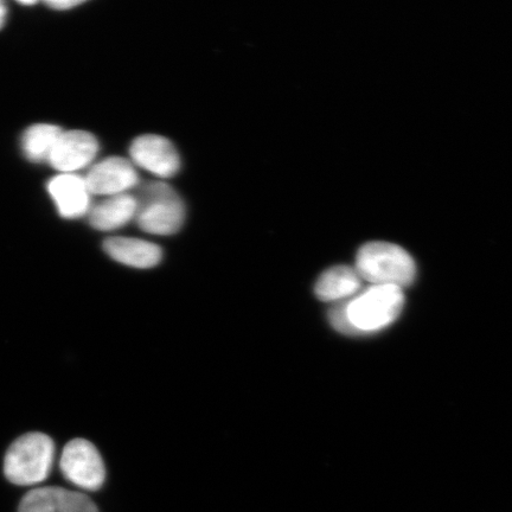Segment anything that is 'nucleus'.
I'll list each match as a JSON object with an SVG mask.
<instances>
[{
  "instance_id": "nucleus-1",
  "label": "nucleus",
  "mask_w": 512,
  "mask_h": 512,
  "mask_svg": "<svg viewBox=\"0 0 512 512\" xmlns=\"http://www.w3.org/2000/svg\"><path fill=\"white\" fill-rule=\"evenodd\" d=\"M355 270L371 285H411L416 267L411 255L394 243L375 241L366 243L356 256Z\"/></svg>"
},
{
  "instance_id": "nucleus-2",
  "label": "nucleus",
  "mask_w": 512,
  "mask_h": 512,
  "mask_svg": "<svg viewBox=\"0 0 512 512\" xmlns=\"http://www.w3.org/2000/svg\"><path fill=\"white\" fill-rule=\"evenodd\" d=\"M54 459L53 439L38 432L24 434L6 452L5 477L15 485L41 484L49 477Z\"/></svg>"
},
{
  "instance_id": "nucleus-3",
  "label": "nucleus",
  "mask_w": 512,
  "mask_h": 512,
  "mask_svg": "<svg viewBox=\"0 0 512 512\" xmlns=\"http://www.w3.org/2000/svg\"><path fill=\"white\" fill-rule=\"evenodd\" d=\"M136 220L147 234L169 236L181 230L185 220V206L181 196L168 183L146 184L136 196Z\"/></svg>"
},
{
  "instance_id": "nucleus-4",
  "label": "nucleus",
  "mask_w": 512,
  "mask_h": 512,
  "mask_svg": "<svg viewBox=\"0 0 512 512\" xmlns=\"http://www.w3.org/2000/svg\"><path fill=\"white\" fill-rule=\"evenodd\" d=\"M402 288L373 285L360 296L347 300V316L356 334H366L386 328L400 316Z\"/></svg>"
},
{
  "instance_id": "nucleus-5",
  "label": "nucleus",
  "mask_w": 512,
  "mask_h": 512,
  "mask_svg": "<svg viewBox=\"0 0 512 512\" xmlns=\"http://www.w3.org/2000/svg\"><path fill=\"white\" fill-rule=\"evenodd\" d=\"M60 467L64 478L82 490L98 491L105 483L104 460L88 440L69 441L63 448Z\"/></svg>"
},
{
  "instance_id": "nucleus-6",
  "label": "nucleus",
  "mask_w": 512,
  "mask_h": 512,
  "mask_svg": "<svg viewBox=\"0 0 512 512\" xmlns=\"http://www.w3.org/2000/svg\"><path fill=\"white\" fill-rule=\"evenodd\" d=\"M130 155L134 164L160 178L174 177L181 168L174 144L157 134H145L134 140Z\"/></svg>"
},
{
  "instance_id": "nucleus-7",
  "label": "nucleus",
  "mask_w": 512,
  "mask_h": 512,
  "mask_svg": "<svg viewBox=\"0 0 512 512\" xmlns=\"http://www.w3.org/2000/svg\"><path fill=\"white\" fill-rule=\"evenodd\" d=\"M85 181L91 195L115 196L126 194L139 183V176L131 160L110 157L89 169Z\"/></svg>"
},
{
  "instance_id": "nucleus-8",
  "label": "nucleus",
  "mask_w": 512,
  "mask_h": 512,
  "mask_svg": "<svg viewBox=\"0 0 512 512\" xmlns=\"http://www.w3.org/2000/svg\"><path fill=\"white\" fill-rule=\"evenodd\" d=\"M99 151L98 140L86 131H63L48 159L62 174H74L91 164Z\"/></svg>"
},
{
  "instance_id": "nucleus-9",
  "label": "nucleus",
  "mask_w": 512,
  "mask_h": 512,
  "mask_svg": "<svg viewBox=\"0 0 512 512\" xmlns=\"http://www.w3.org/2000/svg\"><path fill=\"white\" fill-rule=\"evenodd\" d=\"M19 512H99L91 498L57 486L29 492L19 504Z\"/></svg>"
},
{
  "instance_id": "nucleus-10",
  "label": "nucleus",
  "mask_w": 512,
  "mask_h": 512,
  "mask_svg": "<svg viewBox=\"0 0 512 512\" xmlns=\"http://www.w3.org/2000/svg\"><path fill=\"white\" fill-rule=\"evenodd\" d=\"M48 191L64 219H78L91 210V192L85 177L76 174H61L51 178Z\"/></svg>"
},
{
  "instance_id": "nucleus-11",
  "label": "nucleus",
  "mask_w": 512,
  "mask_h": 512,
  "mask_svg": "<svg viewBox=\"0 0 512 512\" xmlns=\"http://www.w3.org/2000/svg\"><path fill=\"white\" fill-rule=\"evenodd\" d=\"M105 252L114 261L128 267L147 270L156 267L163 258L162 249L150 241L136 238H110L104 242Z\"/></svg>"
},
{
  "instance_id": "nucleus-12",
  "label": "nucleus",
  "mask_w": 512,
  "mask_h": 512,
  "mask_svg": "<svg viewBox=\"0 0 512 512\" xmlns=\"http://www.w3.org/2000/svg\"><path fill=\"white\" fill-rule=\"evenodd\" d=\"M138 202L136 196L121 194L108 197L94 206L88 213V220L94 229L111 232L126 226L136 219Z\"/></svg>"
},
{
  "instance_id": "nucleus-13",
  "label": "nucleus",
  "mask_w": 512,
  "mask_h": 512,
  "mask_svg": "<svg viewBox=\"0 0 512 512\" xmlns=\"http://www.w3.org/2000/svg\"><path fill=\"white\" fill-rule=\"evenodd\" d=\"M362 278L355 268L335 266L325 271L317 280L315 293L326 303H341L360 291Z\"/></svg>"
},
{
  "instance_id": "nucleus-14",
  "label": "nucleus",
  "mask_w": 512,
  "mask_h": 512,
  "mask_svg": "<svg viewBox=\"0 0 512 512\" xmlns=\"http://www.w3.org/2000/svg\"><path fill=\"white\" fill-rule=\"evenodd\" d=\"M63 131L59 126L37 124L30 126L22 137V149L31 162H48L54 147Z\"/></svg>"
},
{
  "instance_id": "nucleus-15",
  "label": "nucleus",
  "mask_w": 512,
  "mask_h": 512,
  "mask_svg": "<svg viewBox=\"0 0 512 512\" xmlns=\"http://www.w3.org/2000/svg\"><path fill=\"white\" fill-rule=\"evenodd\" d=\"M329 319L331 325L334 326L337 331L342 332V334L356 335V331L352 328L347 316V300L331 307Z\"/></svg>"
},
{
  "instance_id": "nucleus-16",
  "label": "nucleus",
  "mask_w": 512,
  "mask_h": 512,
  "mask_svg": "<svg viewBox=\"0 0 512 512\" xmlns=\"http://www.w3.org/2000/svg\"><path fill=\"white\" fill-rule=\"evenodd\" d=\"M83 4L81 0H49L46 5L53 10H69Z\"/></svg>"
},
{
  "instance_id": "nucleus-17",
  "label": "nucleus",
  "mask_w": 512,
  "mask_h": 512,
  "mask_svg": "<svg viewBox=\"0 0 512 512\" xmlns=\"http://www.w3.org/2000/svg\"><path fill=\"white\" fill-rule=\"evenodd\" d=\"M6 16H8V9H6L5 3L0 2V29L4 27Z\"/></svg>"
},
{
  "instance_id": "nucleus-18",
  "label": "nucleus",
  "mask_w": 512,
  "mask_h": 512,
  "mask_svg": "<svg viewBox=\"0 0 512 512\" xmlns=\"http://www.w3.org/2000/svg\"><path fill=\"white\" fill-rule=\"evenodd\" d=\"M19 4L25 5V6H30V5H35L36 2H19Z\"/></svg>"
}]
</instances>
